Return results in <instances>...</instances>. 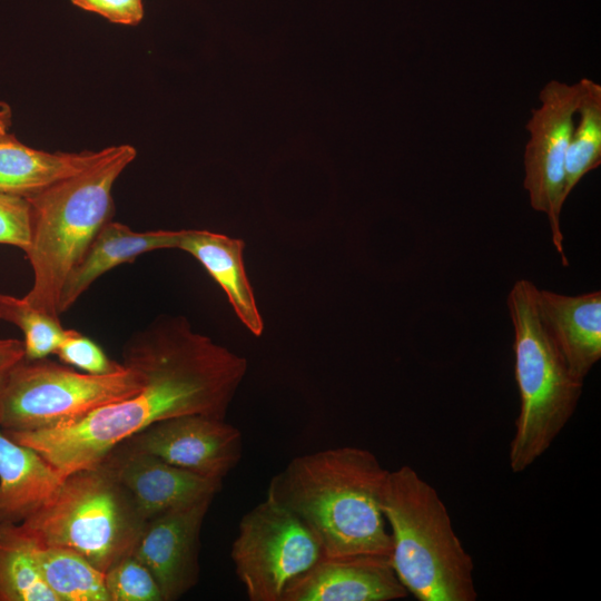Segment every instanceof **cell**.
<instances>
[{
  "instance_id": "obj_1",
  "label": "cell",
  "mask_w": 601,
  "mask_h": 601,
  "mask_svg": "<svg viewBox=\"0 0 601 601\" xmlns=\"http://www.w3.org/2000/svg\"><path fill=\"white\" fill-rule=\"evenodd\" d=\"M122 365L137 371L140 390L66 425L4 432L46 459L63 477L99 464L149 425L188 414L225 418L247 373L245 357L195 332L183 316H162L134 333Z\"/></svg>"
},
{
  "instance_id": "obj_2",
  "label": "cell",
  "mask_w": 601,
  "mask_h": 601,
  "mask_svg": "<svg viewBox=\"0 0 601 601\" xmlns=\"http://www.w3.org/2000/svg\"><path fill=\"white\" fill-rule=\"evenodd\" d=\"M388 470L371 451L338 446L294 457L269 482L266 496L299 516L327 556H390L382 510Z\"/></svg>"
},
{
  "instance_id": "obj_3",
  "label": "cell",
  "mask_w": 601,
  "mask_h": 601,
  "mask_svg": "<svg viewBox=\"0 0 601 601\" xmlns=\"http://www.w3.org/2000/svg\"><path fill=\"white\" fill-rule=\"evenodd\" d=\"M136 155L130 145L104 148L86 169L27 198L31 237L24 254L33 284L24 299L32 306L59 318L62 285L100 228L111 220L112 187Z\"/></svg>"
},
{
  "instance_id": "obj_4",
  "label": "cell",
  "mask_w": 601,
  "mask_h": 601,
  "mask_svg": "<svg viewBox=\"0 0 601 601\" xmlns=\"http://www.w3.org/2000/svg\"><path fill=\"white\" fill-rule=\"evenodd\" d=\"M382 510L390 526L391 564L418 601H474V563L437 491L411 466L388 471Z\"/></svg>"
},
{
  "instance_id": "obj_5",
  "label": "cell",
  "mask_w": 601,
  "mask_h": 601,
  "mask_svg": "<svg viewBox=\"0 0 601 601\" xmlns=\"http://www.w3.org/2000/svg\"><path fill=\"white\" fill-rule=\"evenodd\" d=\"M538 287L516 280L506 299L514 329V375L520 411L509 447L514 473L530 467L552 445L579 404L575 378L546 329L536 304Z\"/></svg>"
},
{
  "instance_id": "obj_6",
  "label": "cell",
  "mask_w": 601,
  "mask_h": 601,
  "mask_svg": "<svg viewBox=\"0 0 601 601\" xmlns=\"http://www.w3.org/2000/svg\"><path fill=\"white\" fill-rule=\"evenodd\" d=\"M145 523L104 461L68 474L55 495L21 522L41 545L72 550L104 573L132 554Z\"/></svg>"
},
{
  "instance_id": "obj_7",
  "label": "cell",
  "mask_w": 601,
  "mask_h": 601,
  "mask_svg": "<svg viewBox=\"0 0 601 601\" xmlns=\"http://www.w3.org/2000/svg\"><path fill=\"white\" fill-rule=\"evenodd\" d=\"M141 383V375L126 366L117 373L95 375L47 357L22 359L0 390V427L3 432H33L66 425L136 394Z\"/></svg>"
},
{
  "instance_id": "obj_8",
  "label": "cell",
  "mask_w": 601,
  "mask_h": 601,
  "mask_svg": "<svg viewBox=\"0 0 601 601\" xmlns=\"http://www.w3.org/2000/svg\"><path fill=\"white\" fill-rule=\"evenodd\" d=\"M323 556L308 525L267 496L242 518L230 550L250 601H282L288 585Z\"/></svg>"
},
{
  "instance_id": "obj_9",
  "label": "cell",
  "mask_w": 601,
  "mask_h": 601,
  "mask_svg": "<svg viewBox=\"0 0 601 601\" xmlns=\"http://www.w3.org/2000/svg\"><path fill=\"white\" fill-rule=\"evenodd\" d=\"M582 95L581 80L569 85L551 80L539 93L540 106L526 124L530 138L523 155L524 189L531 207L548 216L552 243L568 266L560 216L564 205L565 157Z\"/></svg>"
},
{
  "instance_id": "obj_10",
  "label": "cell",
  "mask_w": 601,
  "mask_h": 601,
  "mask_svg": "<svg viewBox=\"0 0 601 601\" xmlns=\"http://www.w3.org/2000/svg\"><path fill=\"white\" fill-rule=\"evenodd\" d=\"M120 444L220 481L239 463L243 450L242 433L236 426L225 418L203 414L156 422Z\"/></svg>"
},
{
  "instance_id": "obj_11",
  "label": "cell",
  "mask_w": 601,
  "mask_h": 601,
  "mask_svg": "<svg viewBox=\"0 0 601 601\" xmlns=\"http://www.w3.org/2000/svg\"><path fill=\"white\" fill-rule=\"evenodd\" d=\"M214 499L169 510L146 521L132 554L154 575L162 601H175L199 578V538Z\"/></svg>"
},
{
  "instance_id": "obj_12",
  "label": "cell",
  "mask_w": 601,
  "mask_h": 601,
  "mask_svg": "<svg viewBox=\"0 0 601 601\" xmlns=\"http://www.w3.org/2000/svg\"><path fill=\"white\" fill-rule=\"evenodd\" d=\"M102 461L131 494L145 521L173 509L214 499L221 489L220 480L195 474L121 444Z\"/></svg>"
},
{
  "instance_id": "obj_13",
  "label": "cell",
  "mask_w": 601,
  "mask_h": 601,
  "mask_svg": "<svg viewBox=\"0 0 601 601\" xmlns=\"http://www.w3.org/2000/svg\"><path fill=\"white\" fill-rule=\"evenodd\" d=\"M407 594L390 556L324 555L288 585L282 601H392Z\"/></svg>"
},
{
  "instance_id": "obj_14",
  "label": "cell",
  "mask_w": 601,
  "mask_h": 601,
  "mask_svg": "<svg viewBox=\"0 0 601 601\" xmlns=\"http://www.w3.org/2000/svg\"><path fill=\"white\" fill-rule=\"evenodd\" d=\"M536 304L571 374L584 382L601 357V292L569 296L538 288Z\"/></svg>"
},
{
  "instance_id": "obj_15",
  "label": "cell",
  "mask_w": 601,
  "mask_h": 601,
  "mask_svg": "<svg viewBox=\"0 0 601 601\" xmlns=\"http://www.w3.org/2000/svg\"><path fill=\"white\" fill-rule=\"evenodd\" d=\"M183 233L184 229L138 233L121 223L107 221L67 276L58 299L59 314L69 311L108 270L148 252L178 248Z\"/></svg>"
},
{
  "instance_id": "obj_16",
  "label": "cell",
  "mask_w": 601,
  "mask_h": 601,
  "mask_svg": "<svg viewBox=\"0 0 601 601\" xmlns=\"http://www.w3.org/2000/svg\"><path fill=\"white\" fill-rule=\"evenodd\" d=\"M245 242L205 229H184L178 249L195 257L221 287L237 318L255 336L264 332L254 289L245 269Z\"/></svg>"
},
{
  "instance_id": "obj_17",
  "label": "cell",
  "mask_w": 601,
  "mask_h": 601,
  "mask_svg": "<svg viewBox=\"0 0 601 601\" xmlns=\"http://www.w3.org/2000/svg\"><path fill=\"white\" fill-rule=\"evenodd\" d=\"M63 476L37 451L0 427V523H21L58 491Z\"/></svg>"
},
{
  "instance_id": "obj_18",
  "label": "cell",
  "mask_w": 601,
  "mask_h": 601,
  "mask_svg": "<svg viewBox=\"0 0 601 601\" xmlns=\"http://www.w3.org/2000/svg\"><path fill=\"white\" fill-rule=\"evenodd\" d=\"M0 126V193L30 198L51 185L80 173L98 151L49 152L21 142Z\"/></svg>"
},
{
  "instance_id": "obj_19",
  "label": "cell",
  "mask_w": 601,
  "mask_h": 601,
  "mask_svg": "<svg viewBox=\"0 0 601 601\" xmlns=\"http://www.w3.org/2000/svg\"><path fill=\"white\" fill-rule=\"evenodd\" d=\"M39 544L21 523H0V601H58L40 572Z\"/></svg>"
},
{
  "instance_id": "obj_20",
  "label": "cell",
  "mask_w": 601,
  "mask_h": 601,
  "mask_svg": "<svg viewBox=\"0 0 601 601\" xmlns=\"http://www.w3.org/2000/svg\"><path fill=\"white\" fill-rule=\"evenodd\" d=\"M37 561L45 582L58 601H110L105 573L79 553L39 544Z\"/></svg>"
},
{
  "instance_id": "obj_21",
  "label": "cell",
  "mask_w": 601,
  "mask_h": 601,
  "mask_svg": "<svg viewBox=\"0 0 601 601\" xmlns=\"http://www.w3.org/2000/svg\"><path fill=\"white\" fill-rule=\"evenodd\" d=\"M581 82L579 122L573 128L565 157L564 201L580 180L601 164V86L588 78H582Z\"/></svg>"
},
{
  "instance_id": "obj_22",
  "label": "cell",
  "mask_w": 601,
  "mask_h": 601,
  "mask_svg": "<svg viewBox=\"0 0 601 601\" xmlns=\"http://www.w3.org/2000/svg\"><path fill=\"white\" fill-rule=\"evenodd\" d=\"M0 318L18 326L23 333L24 359L33 361L55 354L66 328L53 317L29 302L0 293Z\"/></svg>"
},
{
  "instance_id": "obj_23",
  "label": "cell",
  "mask_w": 601,
  "mask_h": 601,
  "mask_svg": "<svg viewBox=\"0 0 601 601\" xmlns=\"http://www.w3.org/2000/svg\"><path fill=\"white\" fill-rule=\"evenodd\" d=\"M110 601H162L149 569L134 554L124 556L105 572Z\"/></svg>"
},
{
  "instance_id": "obj_24",
  "label": "cell",
  "mask_w": 601,
  "mask_h": 601,
  "mask_svg": "<svg viewBox=\"0 0 601 601\" xmlns=\"http://www.w3.org/2000/svg\"><path fill=\"white\" fill-rule=\"evenodd\" d=\"M55 354L61 363L88 374L104 375L125 370L122 363L110 359L98 344L72 328H66Z\"/></svg>"
},
{
  "instance_id": "obj_25",
  "label": "cell",
  "mask_w": 601,
  "mask_h": 601,
  "mask_svg": "<svg viewBox=\"0 0 601 601\" xmlns=\"http://www.w3.org/2000/svg\"><path fill=\"white\" fill-rule=\"evenodd\" d=\"M31 208L27 198L0 193V244L20 248L30 245Z\"/></svg>"
},
{
  "instance_id": "obj_26",
  "label": "cell",
  "mask_w": 601,
  "mask_h": 601,
  "mask_svg": "<svg viewBox=\"0 0 601 601\" xmlns=\"http://www.w3.org/2000/svg\"><path fill=\"white\" fill-rule=\"evenodd\" d=\"M70 2L116 24L137 26L145 14L142 0H70Z\"/></svg>"
},
{
  "instance_id": "obj_27",
  "label": "cell",
  "mask_w": 601,
  "mask_h": 601,
  "mask_svg": "<svg viewBox=\"0 0 601 601\" xmlns=\"http://www.w3.org/2000/svg\"><path fill=\"white\" fill-rule=\"evenodd\" d=\"M24 359L23 341L16 338H0V390L6 383L10 372Z\"/></svg>"
},
{
  "instance_id": "obj_28",
  "label": "cell",
  "mask_w": 601,
  "mask_h": 601,
  "mask_svg": "<svg viewBox=\"0 0 601 601\" xmlns=\"http://www.w3.org/2000/svg\"><path fill=\"white\" fill-rule=\"evenodd\" d=\"M12 109L4 102L0 101V126L11 127Z\"/></svg>"
}]
</instances>
